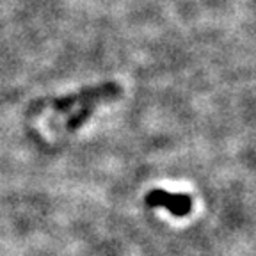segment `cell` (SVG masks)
<instances>
[{"label": "cell", "mask_w": 256, "mask_h": 256, "mask_svg": "<svg viewBox=\"0 0 256 256\" xmlns=\"http://www.w3.org/2000/svg\"><path fill=\"white\" fill-rule=\"evenodd\" d=\"M146 204L152 208H166L172 216L185 217L192 210V200L188 194L168 192L162 188H155L146 196Z\"/></svg>", "instance_id": "cell-1"}]
</instances>
